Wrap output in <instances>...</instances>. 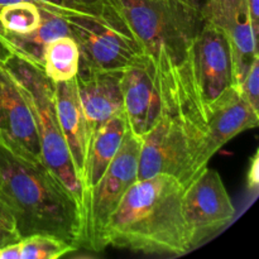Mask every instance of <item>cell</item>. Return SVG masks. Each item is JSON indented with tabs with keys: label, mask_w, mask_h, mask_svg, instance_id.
Returning <instances> with one entry per match:
<instances>
[{
	"label": "cell",
	"mask_w": 259,
	"mask_h": 259,
	"mask_svg": "<svg viewBox=\"0 0 259 259\" xmlns=\"http://www.w3.org/2000/svg\"><path fill=\"white\" fill-rule=\"evenodd\" d=\"M126 129H128V121H126L125 113L123 111L104 124L91 139L82 181L85 201L91 190L95 187L99 180L105 174L110 162L113 161L114 156L123 142Z\"/></svg>",
	"instance_id": "obj_16"
},
{
	"label": "cell",
	"mask_w": 259,
	"mask_h": 259,
	"mask_svg": "<svg viewBox=\"0 0 259 259\" xmlns=\"http://www.w3.org/2000/svg\"><path fill=\"white\" fill-rule=\"evenodd\" d=\"M0 141L29 159H42L32 109L17 78L0 62Z\"/></svg>",
	"instance_id": "obj_11"
},
{
	"label": "cell",
	"mask_w": 259,
	"mask_h": 259,
	"mask_svg": "<svg viewBox=\"0 0 259 259\" xmlns=\"http://www.w3.org/2000/svg\"><path fill=\"white\" fill-rule=\"evenodd\" d=\"M238 89L252 108L259 111V55L252 61L249 70Z\"/></svg>",
	"instance_id": "obj_21"
},
{
	"label": "cell",
	"mask_w": 259,
	"mask_h": 259,
	"mask_svg": "<svg viewBox=\"0 0 259 259\" xmlns=\"http://www.w3.org/2000/svg\"><path fill=\"white\" fill-rule=\"evenodd\" d=\"M40 66L52 82L72 80L80 67V50L72 35L56 38L46 45Z\"/></svg>",
	"instance_id": "obj_18"
},
{
	"label": "cell",
	"mask_w": 259,
	"mask_h": 259,
	"mask_svg": "<svg viewBox=\"0 0 259 259\" xmlns=\"http://www.w3.org/2000/svg\"><path fill=\"white\" fill-rule=\"evenodd\" d=\"M204 138L181 119L162 116L158 124L142 138L138 180L169 175L186 189L196 179L195 164Z\"/></svg>",
	"instance_id": "obj_7"
},
{
	"label": "cell",
	"mask_w": 259,
	"mask_h": 259,
	"mask_svg": "<svg viewBox=\"0 0 259 259\" xmlns=\"http://www.w3.org/2000/svg\"><path fill=\"white\" fill-rule=\"evenodd\" d=\"M184 186L169 175L137 180L105 228V245L146 254L182 255L192 249L182 211Z\"/></svg>",
	"instance_id": "obj_1"
},
{
	"label": "cell",
	"mask_w": 259,
	"mask_h": 259,
	"mask_svg": "<svg viewBox=\"0 0 259 259\" xmlns=\"http://www.w3.org/2000/svg\"><path fill=\"white\" fill-rule=\"evenodd\" d=\"M17 245L18 259H55L77 250L78 248L53 235L34 234L23 238Z\"/></svg>",
	"instance_id": "obj_19"
},
{
	"label": "cell",
	"mask_w": 259,
	"mask_h": 259,
	"mask_svg": "<svg viewBox=\"0 0 259 259\" xmlns=\"http://www.w3.org/2000/svg\"><path fill=\"white\" fill-rule=\"evenodd\" d=\"M3 63L20 83L32 109L39 134L43 162L73 195L82 215L85 194L58 123L53 82L45 75L39 63L22 52L14 51Z\"/></svg>",
	"instance_id": "obj_4"
},
{
	"label": "cell",
	"mask_w": 259,
	"mask_h": 259,
	"mask_svg": "<svg viewBox=\"0 0 259 259\" xmlns=\"http://www.w3.org/2000/svg\"><path fill=\"white\" fill-rule=\"evenodd\" d=\"M124 113L128 128L143 138L158 124L164 113L163 96L152 58L144 55L121 73Z\"/></svg>",
	"instance_id": "obj_9"
},
{
	"label": "cell",
	"mask_w": 259,
	"mask_h": 259,
	"mask_svg": "<svg viewBox=\"0 0 259 259\" xmlns=\"http://www.w3.org/2000/svg\"><path fill=\"white\" fill-rule=\"evenodd\" d=\"M186 2L190 3L191 5H194V7H196L197 9L201 10L202 5L205 4V2H206V0H186Z\"/></svg>",
	"instance_id": "obj_24"
},
{
	"label": "cell",
	"mask_w": 259,
	"mask_h": 259,
	"mask_svg": "<svg viewBox=\"0 0 259 259\" xmlns=\"http://www.w3.org/2000/svg\"><path fill=\"white\" fill-rule=\"evenodd\" d=\"M53 86L58 123L63 138L67 142L76 174L82 185L89 153V139L76 78L62 82H53Z\"/></svg>",
	"instance_id": "obj_15"
},
{
	"label": "cell",
	"mask_w": 259,
	"mask_h": 259,
	"mask_svg": "<svg viewBox=\"0 0 259 259\" xmlns=\"http://www.w3.org/2000/svg\"><path fill=\"white\" fill-rule=\"evenodd\" d=\"M258 123L259 111L243 98L237 86H233L206 111V134L195 164V176L206 168L212 156L230 139L255 128Z\"/></svg>",
	"instance_id": "obj_12"
},
{
	"label": "cell",
	"mask_w": 259,
	"mask_h": 259,
	"mask_svg": "<svg viewBox=\"0 0 259 259\" xmlns=\"http://www.w3.org/2000/svg\"><path fill=\"white\" fill-rule=\"evenodd\" d=\"M0 197L12 209L20 237L53 235L81 247L82 215L77 201L39 159H29L0 141Z\"/></svg>",
	"instance_id": "obj_2"
},
{
	"label": "cell",
	"mask_w": 259,
	"mask_h": 259,
	"mask_svg": "<svg viewBox=\"0 0 259 259\" xmlns=\"http://www.w3.org/2000/svg\"><path fill=\"white\" fill-rule=\"evenodd\" d=\"M22 239L18 230L17 219L12 209L0 197V249L18 243Z\"/></svg>",
	"instance_id": "obj_20"
},
{
	"label": "cell",
	"mask_w": 259,
	"mask_h": 259,
	"mask_svg": "<svg viewBox=\"0 0 259 259\" xmlns=\"http://www.w3.org/2000/svg\"><path fill=\"white\" fill-rule=\"evenodd\" d=\"M126 19L154 65L195 72L194 47L204 19L186 0H120Z\"/></svg>",
	"instance_id": "obj_3"
},
{
	"label": "cell",
	"mask_w": 259,
	"mask_h": 259,
	"mask_svg": "<svg viewBox=\"0 0 259 259\" xmlns=\"http://www.w3.org/2000/svg\"><path fill=\"white\" fill-rule=\"evenodd\" d=\"M247 4L248 12H249L250 23H252V29L254 33V37L258 39L259 35V0H244Z\"/></svg>",
	"instance_id": "obj_23"
},
{
	"label": "cell",
	"mask_w": 259,
	"mask_h": 259,
	"mask_svg": "<svg viewBox=\"0 0 259 259\" xmlns=\"http://www.w3.org/2000/svg\"><path fill=\"white\" fill-rule=\"evenodd\" d=\"M248 190L253 194L258 192L259 186V152L257 151L249 162V169L247 174Z\"/></svg>",
	"instance_id": "obj_22"
},
{
	"label": "cell",
	"mask_w": 259,
	"mask_h": 259,
	"mask_svg": "<svg viewBox=\"0 0 259 259\" xmlns=\"http://www.w3.org/2000/svg\"><path fill=\"white\" fill-rule=\"evenodd\" d=\"M182 211L192 248L232 222L235 207L219 172L206 167L184 190Z\"/></svg>",
	"instance_id": "obj_8"
},
{
	"label": "cell",
	"mask_w": 259,
	"mask_h": 259,
	"mask_svg": "<svg viewBox=\"0 0 259 259\" xmlns=\"http://www.w3.org/2000/svg\"><path fill=\"white\" fill-rule=\"evenodd\" d=\"M201 15L205 22L227 35L232 48L234 86L239 88L250 63L259 55L247 4L244 0H206Z\"/></svg>",
	"instance_id": "obj_13"
},
{
	"label": "cell",
	"mask_w": 259,
	"mask_h": 259,
	"mask_svg": "<svg viewBox=\"0 0 259 259\" xmlns=\"http://www.w3.org/2000/svg\"><path fill=\"white\" fill-rule=\"evenodd\" d=\"M80 50V66L121 73L146 55L124 10L101 17L65 15Z\"/></svg>",
	"instance_id": "obj_5"
},
{
	"label": "cell",
	"mask_w": 259,
	"mask_h": 259,
	"mask_svg": "<svg viewBox=\"0 0 259 259\" xmlns=\"http://www.w3.org/2000/svg\"><path fill=\"white\" fill-rule=\"evenodd\" d=\"M194 62L202 104L207 111L234 86V77L227 35L205 20L195 40Z\"/></svg>",
	"instance_id": "obj_10"
},
{
	"label": "cell",
	"mask_w": 259,
	"mask_h": 259,
	"mask_svg": "<svg viewBox=\"0 0 259 259\" xmlns=\"http://www.w3.org/2000/svg\"><path fill=\"white\" fill-rule=\"evenodd\" d=\"M40 15L42 22L35 30L28 34L8 37V42L10 43L13 50L22 52L39 65L42 62L43 51L48 42L56 38L71 35L70 27L63 15L55 14L45 9H40Z\"/></svg>",
	"instance_id": "obj_17"
},
{
	"label": "cell",
	"mask_w": 259,
	"mask_h": 259,
	"mask_svg": "<svg viewBox=\"0 0 259 259\" xmlns=\"http://www.w3.org/2000/svg\"><path fill=\"white\" fill-rule=\"evenodd\" d=\"M121 73L78 67L75 78L86 120L89 147L99 129L124 111Z\"/></svg>",
	"instance_id": "obj_14"
},
{
	"label": "cell",
	"mask_w": 259,
	"mask_h": 259,
	"mask_svg": "<svg viewBox=\"0 0 259 259\" xmlns=\"http://www.w3.org/2000/svg\"><path fill=\"white\" fill-rule=\"evenodd\" d=\"M141 148L142 139L126 129L113 161L83 205L81 247L85 249L101 252L106 248L104 237L109 218L129 187L138 180Z\"/></svg>",
	"instance_id": "obj_6"
}]
</instances>
